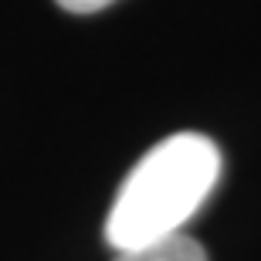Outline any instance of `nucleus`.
<instances>
[{
    "label": "nucleus",
    "instance_id": "f257e3e1",
    "mask_svg": "<svg viewBox=\"0 0 261 261\" xmlns=\"http://www.w3.org/2000/svg\"><path fill=\"white\" fill-rule=\"evenodd\" d=\"M221 176V149L200 133H173L156 143L122 180L106 217V241L133 251L184 234Z\"/></svg>",
    "mask_w": 261,
    "mask_h": 261
},
{
    "label": "nucleus",
    "instance_id": "f03ea898",
    "mask_svg": "<svg viewBox=\"0 0 261 261\" xmlns=\"http://www.w3.org/2000/svg\"><path fill=\"white\" fill-rule=\"evenodd\" d=\"M112 261H207V251L194 238H170L160 244H146V248H133V251H116Z\"/></svg>",
    "mask_w": 261,
    "mask_h": 261
},
{
    "label": "nucleus",
    "instance_id": "7ed1b4c3",
    "mask_svg": "<svg viewBox=\"0 0 261 261\" xmlns=\"http://www.w3.org/2000/svg\"><path fill=\"white\" fill-rule=\"evenodd\" d=\"M55 4L65 7V10H71V14H95V10L116 4V0H55Z\"/></svg>",
    "mask_w": 261,
    "mask_h": 261
}]
</instances>
